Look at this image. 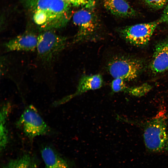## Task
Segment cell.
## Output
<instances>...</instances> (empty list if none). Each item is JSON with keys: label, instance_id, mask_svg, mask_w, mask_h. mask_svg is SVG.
<instances>
[{"label": "cell", "instance_id": "6da1fadb", "mask_svg": "<svg viewBox=\"0 0 168 168\" xmlns=\"http://www.w3.org/2000/svg\"><path fill=\"white\" fill-rule=\"evenodd\" d=\"M32 10L33 20L45 30L65 26L71 14V7L63 0H26Z\"/></svg>", "mask_w": 168, "mask_h": 168}, {"label": "cell", "instance_id": "8992f818", "mask_svg": "<svg viewBox=\"0 0 168 168\" xmlns=\"http://www.w3.org/2000/svg\"><path fill=\"white\" fill-rule=\"evenodd\" d=\"M142 68V63L139 61L122 56L114 57L107 65V70L112 77L125 81L136 79Z\"/></svg>", "mask_w": 168, "mask_h": 168}, {"label": "cell", "instance_id": "2e32d148", "mask_svg": "<svg viewBox=\"0 0 168 168\" xmlns=\"http://www.w3.org/2000/svg\"><path fill=\"white\" fill-rule=\"evenodd\" d=\"M125 81L121 78H114L111 85L112 92L114 93L122 91L127 92L128 87L126 86Z\"/></svg>", "mask_w": 168, "mask_h": 168}, {"label": "cell", "instance_id": "5bb4252c", "mask_svg": "<svg viewBox=\"0 0 168 168\" xmlns=\"http://www.w3.org/2000/svg\"><path fill=\"white\" fill-rule=\"evenodd\" d=\"M3 168H37V166L32 157L28 154H24L10 160Z\"/></svg>", "mask_w": 168, "mask_h": 168}, {"label": "cell", "instance_id": "30bf717a", "mask_svg": "<svg viewBox=\"0 0 168 168\" xmlns=\"http://www.w3.org/2000/svg\"><path fill=\"white\" fill-rule=\"evenodd\" d=\"M150 68L154 73H160L168 69V38L156 46Z\"/></svg>", "mask_w": 168, "mask_h": 168}, {"label": "cell", "instance_id": "e0dca14e", "mask_svg": "<svg viewBox=\"0 0 168 168\" xmlns=\"http://www.w3.org/2000/svg\"><path fill=\"white\" fill-rule=\"evenodd\" d=\"M71 6L91 8L95 5L96 0H63Z\"/></svg>", "mask_w": 168, "mask_h": 168}, {"label": "cell", "instance_id": "9a60e30c", "mask_svg": "<svg viewBox=\"0 0 168 168\" xmlns=\"http://www.w3.org/2000/svg\"><path fill=\"white\" fill-rule=\"evenodd\" d=\"M152 87L148 84H144L140 86L128 87L127 93L135 96H141L148 92Z\"/></svg>", "mask_w": 168, "mask_h": 168}, {"label": "cell", "instance_id": "7c38bea8", "mask_svg": "<svg viewBox=\"0 0 168 168\" xmlns=\"http://www.w3.org/2000/svg\"><path fill=\"white\" fill-rule=\"evenodd\" d=\"M40 153L45 168H71L67 161L50 146L43 147Z\"/></svg>", "mask_w": 168, "mask_h": 168}, {"label": "cell", "instance_id": "52a82bcc", "mask_svg": "<svg viewBox=\"0 0 168 168\" xmlns=\"http://www.w3.org/2000/svg\"><path fill=\"white\" fill-rule=\"evenodd\" d=\"M160 23L159 20L126 26L120 29V36L129 43L136 46L146 44L156 27Z\"/></svg>", "mask_w": 168, "mask_h": 168}, {"label": "cell", "instance_id": "ac0fdd59", "mask_svg": "<svg viewBox=\"0 0 168 168\" xmlns=\"http://www.w3.org/2000/svg\"><path fill=\"white\" fill-rule=\"evenodd\" d=\"M145 4L149 8L158 10L165 6L168 0H143Z\"/></svg>", "mask_w": 168, "mask_h": 168}, {"label": "cell", "instance_id": "d6986e66", "mask_svg": "<svg viewBox=\"0 0 168 168\" xmlns=\"http://www.w3.org/2000/svg\"><path fill=\"white\" fill-rule=\"evenodd\" d=\"M158 20L160 23L163 22L168 23V3L166 6L163 13Z\"/></svg>", "mask_w": 168, "mask_h": 168}, {"label": "cell", "instance_id": "8fae6325", "mask_svg": "<svg viewBox=\"0 0 168 168\" xmlns=\"http://www.w3.org/2000/svg\"><path fill=\"white\" fill-rule=\"evenodd\" d=\"M103 4L106 10L118 17H132L138 14L126 0H104Z\"/></svg>", "mask_w": 168, "mask_h": 168}, {"label": "cell", "instance_id": "277c9868", "mask_svg": "<svg viewBox=\"0 0 168 168\" xmlns=\"http://www.w3.org/2000/svg\"><path fill=\"white\" fill-rule=\"evenodd\" d=\"M16 125L31 140L37 136L49 134L51 132L50 128L32 105L25 109L16 121Z\"/></svg>", "mask_w": 168, "mask_h": 168}, {"label": "cell", "instance_id": "7a4b0ae2", "mask_svg": "<svg viewBox=\"0 0 168 168\" xmlns=\"http://www.w3.org/2000/svg\"><path fill=\"white\" fill-rule=\"evenodd\" d=\"M167 116L164 107L144 125L143 136L145 147L149 152L158 153L165 150L167 138Z\"/></svg>", "mask_w": 168, "mask_h": 168}, {"label": "cell", "instance_id": "4fadbf2b", "mask_svg": "<svg viewBox=\"0 0 168 168\" xmlns=\"http://www.w3.org/2000/svg\"><path fill=\"white\" fill-rule=\"evenodd\" d=\"M11 110V105L9 102H6L3 103L1 108L0 147L1 151L5 149L8 142V132L7 127V121Z\"/></svg>", "mask_w": 168, "mask_h": 168}, {"label": "cell", "instance_id": "5b68a950", "mask_svg": "<svg viewBox=\"0 0 168 168\" xmlns=\"http://www.w3.org/2000/svg\"><path fill=\"white\" fill-rule=\"evenodd\" d=\"M82 8L76 12L72 16L74 24L78 28L73 42L80 43L96 40L98 25L95 15L90 10Z\"/></svg>", "mask_w": 168, "mask_h": 168}, {"label": "cell", "instance_id": "ffe728a7", "mask_svg": "<svg viewBox=\"0 0 168 168\" xmlns=\"http://www.w3.org/2000/svg\"><path fill=\"white\" fill-rule=\"evenodd\" d=\"M165 150L168 153V133H167V138L166 141Z\"/></svg>", "mask_w": 168, "mask_h": 168}, {"label": "cell", "instance_id": "ba28073f", "mask_svg": "<svg viewBox=\"0 0 168 168\" xmlns=\"http://www.w3.org/2000/svg\"><path fill=\"white\" fill-rule=\"evenodd\" d=\"M103 84V77L100 74L82 75L80 79L77 90L74 93L55 101L53 105L56 107L64 104L74 97L86 91L100 88Z\"/></svg>", "mask_w": 168, "mask_h": 168}, {"label": "cell", "instance_id": "9c48e42d", "mask_svg": "<svg viewBox=\"0 0 168 168\" xmlns=\"http://www.w3.org/2000/svg\"><path fill=\"white\" fill-rule=\"evenodd\" d=\"M38 36L30 32H26L4 43L7 52L14 51H33L36 49Z\"/></svg>", "mask_w": 168, "mask_h": 168}, {"label": "cell", "instance_id": "3957f363", "mask_svg": "<svg viewBox=\"0 0 168 168\" xmlns=\"http://www.w3.org/2000/svg\"><path fill=\"white\" fill-rule=\"evenodd\" d=\"M67 38L58 35L50 30L38 35L36 50L37 56L44 63L53 62L65 47Z\"/></svg>", "mask_w": 168, "mask_h": 168}]
</instances>
